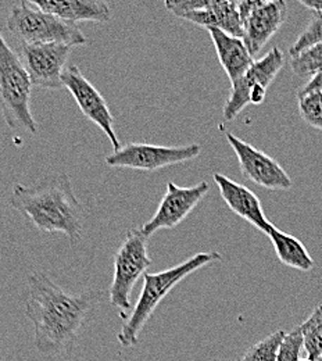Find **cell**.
Instances as JSON below:
<instances>
[{
    "label": "cell",
    "instance_id": "cell-1",
    "mask_svg": "<svg viewBox=\"0 0 322 361\" xmlns=\"http://www.w3.org/2000/svg\"><path fill=\"white\" fill-rule=\"evenodd\" d=\"M28 288L25 317L34 325L37 350L47 357L70 355L77 346L89 313L104 293L66 292L45 272L31 274Z\"/></svg>",
    "mask_w": 322,
    "mask_h": 361
},
{
    "label": "cell",
    "instance_id": "cell-2",
    "mask_svg": "<svg viewBox=\"0 0 322 361\" xmlns=\"http://www.w3.org/2000/svg\"><path fill=\"white\" fill-rule=\"evenodd\" d=\"M10 206L25 216L42 233H64L71 245H77L82 239L87 212L66 173L37 180L32 185L16 183Z\"/></svg>",
    "mask_w": 322,
    "mask_h": 361
},
{
    "label": "cell",
    "instance_id": "cell-3",
    "mask_svg": "<svg viewBox=\"0 0 322 361\" xmlns=\"http://www.w3.org/2000/svg\"><path fill=\"white\" fill-rule=\"evenodd\" d=\"M221 259L223 256L218 252H202L168 270L154 274L146 272L143 275V288L139 295L138 302L132 309V314L117 335L120 345L124 348L135 346L144 324L153 316L167 295L193 272L206 267L210 263L220 262Z\"/></svg>",
    "mask_w": 322,
    "mask_h": 361
},
{
    "label": "cell",
    "instance_id": "cell-4",
    "mask_svg": "<svg viewBox=\"0 0 322 361\" xmlns=\"http://www.w3.org/2000/svg\"><path fill=\"white\" fill-rule=\"evenodd\" d=\"M32 81L20 56L6 42L0 31V113L13 131L38 134L31 110Z\"/></svg>",
    "mask_w": 322,
    "mask_h": 361
},
{
    "label": "cell",
    "instance_id": "cell-5",
    "mask_svg": "<svg viewBox=\"0 0 322 361\" xmlns=\"http://www.w3.org/2000/svg\"><path fill=\"white\" fill-rule=\"evenodd\" d=\"M6 27L24 45H88L89 39L74 23L42 11L31 1H23L10 8Z\"/></svg>",
    "mask_w": 322,
    "mask_h": 361
},
{
    "label": "cell",
    "instance_id": "cell-6",
    "mask_svg": "<svg viewBox=\"0 0 322 361\" xmlns=\"http://www.w3.org/2000/svg\"><path fill=\"white\" fill-rule=\"evenodd\" d=\"M147 243L149 238L140 226L131 228L114 255V276L109 289V300L111 306L121 312V318H128V312L132 310V289L139 278L146 274L144 271L151 266Z\"/></svg>",
    "mask_w": 322,
    "mask_h": 361
},
{
    "label": "cell",
    "instance_id": "cell-7",
    "mask_svg": "<svg viewBox=\"0 0 322 361\" xmlns=\"http://www.w3.org/2000/svg\"><path fill=\"white\" fill-rule=\"evenodd\" d=\"M202 146L190 143L185 146H159L149 143H127L106 157V164L114 169H131L139 171H159L167 167L184 164L200 156Z\"/></svg>",
    "mask_w": 322,
    "mask_h": 361
},
{
    "label": "cell",
    "instance_id": "cell-8",
    "mask_svg": "<svg viewBox=\"0 0 322 361\" xmlns=\"http://www.w3.org/2000/svg\"><path fill=\"white\" fill-rule=\"evenodd\" d=\"M285 54L273 47L263 59L253 63L244 77L230 85V94L224 106L223 116L227 123L233 121L249 104H261L266 100L267 90L276 75L283 68Z\"/></svg>",
    "mask_w": 322,
    "mask_h": 361
},
{
    "label": "cell",
    "instance_id": "cell-9",
    "mask_svg": "<svg viewBox=\"0 0 322 361\" xmlns=\"http://www.w3.org/2000/svg\"><path fill=\"white\" fill-rule=\"evenodd\" d=\"M166 7L171 14L192 24L221 30L230 37L243 38V23L239 14L237 1L228 0H189V1H166Z\"/></svg>",
    "mask_w": 322,
    "mask_h": 361
},
{
    "label": "cell",
    "instance_id": "cell-10",
    "mask_svg": "<svg viewBox=\"0 0 322 361\" xmlns=\"http://www.w3.org/2000/svg\"><path fill=\"white\" fill-rule=\"evenodd\" d=\"M210 190V183L202 180L193 186H178L174 182L167 183L166 193L153 214V217L140 226L142 232L150 238L160 229H173L180 226L196 209Z\"/></svg>",
    "mask_w": 322,
    "mask_h": 361
},
{
    "label": "cell",
    "instance_id": "cell-11",
    "mask_svg": "<svg viewBox=\"0 0 322 361\" xmlns=\"http://www.w3.org/2000/svg\"><path fill=\"white\" fill-rule=\"evenodd\" d=\"M73 51V46L60 44L24 45L20 44L17 54L28 71L34 87L42 90L63 88V74Z\"/></svg>",
    "mask_w": 322,
    "mask_h": 361
},
{
    "label": "cell",
    "instance_id": "cell-12",
    "mask_svg": "<svg viewBox=\"0 0 322 361\" xmlns=\"http://www.w3.org/2000/svg\"><path fill=\"white\" fill-rule=\"evenodd\" d=\"M63 85L70 90L82 114L101 130L113 145L114 152L121 147L120 139L116 134L114 117L101 93L82 74L77 66H68L63 74Z\"/></svg>",
    "mask_w": 322,
    "mask_h": 361
},
{
    "label": "cell",
    "instance_id": "cell-13",
    "mask_svg": "<svg viewBox=\"0 0 322 361\" xmlns=\"http://www.w3.org/2000/svg\"><path fill=\"white\" fill-rule=\"evenodd\" d=\"M225 137L237 157L240 173L246 180L270 190H289L293 186L292 178L273 157L230 133H225Z\"/></svg>",
    "mask_w": 322,
    "mask_h": 361
},
{
    "label": "cell",
    "instance_id": "cell-14",
    "mask_svg": "<svg viewBox=\"0 0 322 361\" xmlns=\"http://www.w3.org/2000/svg\"><path fill=\"white\" fill-rule=\"evenodd\" d=\"M287 16V6L283 0H260L257 7L244 23L243 42L249 53L257 56L267 42L283 25Z\"/></svg>",
    "mask_w": 322,
    "mask_h": 361
},
{
    "label": "cell",
    "instance_id": "cell-15",
    "mask_svg": "<svg viewBox=\"0 0 322 361\" xmlns=\"http://www.w3.org/2000/svg\"><path fill=\"white\" fill-rule=\"evenodd\" d=\"M213 180L220 189L223 200L236 216L257 228L263 233H270L274 226L266 217L261 202L254 192L220 173H216L213 176Z\"/></svg>",
    "mask_w": 322,
    "mask_h": 361
},
{
    "label": "cell",
    "instance_id": "cell-16",
    "mask_svg": "<svg viewBox=\"0 0 322 361\" xmlns=\"http://www.w3.org/2000/svg\"><path fill=\"white\" fill-rule=\"evenodd\" d=\"M42 11L70 23H109L113 17L110 4L101 0H41L31 1Z\"/></svg>",
    "mask_w": 322,
    "mask_h": 361
},
{
    "label": "cell",
    "instance_id": "cell-17",
    "mask_svg": "<svg viewBox=\"0 0 322 361\" xmlns=\"http://www.w3.org/2000/svg\"><path fill=\"white\" fill-rule=\"evenodd\" d=\"M209 34L216 47L218 61L230 78V85L236 84L253 66L254 60L252 54L242 38L230 37L217 28L209 30Z\"/></svg>",
    "mask_w": 322,
    "mask_h": 361
},
{
    "label": "cell",
    "instance_id": "cell-18",
    "mask_svg": "<svg viewBox=\"0 0 322 361\" xmlns=\"http://www.w3.org/2000/svg\"><path fill=\"white\" fill-rule=\"evenodd\" d=\"M274 246L276 256L286 267L299 271H310L314 269V260L307 252L306 246L295 236L273 228L267 235Z\"/></svg>",
    "mask_w": 322,
    "mask_h": 361
},
{
    "label": "cell",
    "instance_id": "cell-19",
    "mask_svg": "<svg viewBox=\"0 0 322 361\" xmlns=\"http://www.w3.org/2000/svg\"><path fill=\"white\" fill-rule=\"evenodd\" d=\"M299 328L303 335V346L309 359L320 360L322 357V305L316 307Z\"/></svg>",
    "mask_w": 322,
    "mask_h": 361
},
{
    "label": "cell",
    "instance_id": "cell-20",
    "mask_svg": "<svg viewBox=\"0 0 322 361\" xmlns=\"http://www.w3.org/2000/svg\"><path fill=\"white\" fill-rule=\"evenodd\" d=\"M289 64L297 77H314L322 70V42L292 56Z\"/></svg>",
    "mask_w": 322,
    "mask_h": 361
},
{
    "label": "cell",
    "instance_id": "cell-21",
    "mask_svg": "<svg viewBox=\"0 0 322 361\" xmlns=\"http://www.w3.org/2000/svg\"><path fill=\"white\" fill-rule=\"evenodd\" d=\"M286 336V332L279 329L268 335L263 341L253 345L240 361H278L280 345Z\"/></svg>",
    "mask_w": 322,
    "mask_h": 361
},
{
    "label": "cell",
    "instance_id": "cell-22",
    "mask_svg": "<svg viewBox=\"0 0 322 361\" xmlns=\"http://www.w3.org/2000/svg\"><path fill=\"white\" fill-rule=\"evenodd\" d=\"M299 111L307 126L322 131V92L297 96Z\"/></svg>",
    "mask_w": 322,
    "mask_h": 361
},
{
    "label": "cell",
    "instance_id": "cell-23",
    "mask_svg": "<svg viewBox=\"0 0 322 361\" xmlns=\"http://www.w3.org/2000/svg\"><path fill=\"white\" fill-rule=\"evenodd\" d=\"M322 42V13H313V18L310 20L307 28L300 34L296 42L290 46L289 56H296L300 51Z\"/></svg>",
    "mask_w": 322,
    "mask_h": 361
},
{
    "label": "cell",
    "instance_id": "cell-24",
    "mask_svg": "<svg viewBox=\"0 0 322 361\" xmlns=\"http://www.w3.org/2000/svg\"><path fill=\"white\" fill-rule=\"evenodd\" d=\"M303 335L299 326L286 334L278 355V361H299L303 349Z\"/></svg>",
    "mask_w": 322,
    "mask_h": 361
},
{
    "label": "cell",
    "instance_id": "cell-25",
    "mask_svg": "<svg viewBox=\"0 0 322 361\" xmlns=\"http://www.w3.org/2000/svg\"><path fill=\"white\" fill-rule=\"evenodd\" d=\"M313 92H322V70L309 80V82L297 92V96L309 94Z\"/></svg>",
    "mask_w": 322,
    "mask_h": 361
},
{
    "label": "cell",
    "instance_id": "cell-26",
    "mask_svg": "<svg viewBox=\"0 0 322 361\" xmlns=\"http://www.w3.org/2000/svg\"><path fill=\"white\" fill-rule=\"evenodd\" d=\"M302 6H304L306 8L311 10L313 13H322V0H311V1H307V0H299Z\"/></svg>",
    "mask_w": 322,
    "mask_h": 361
},
{
    "label": "cell",
    "instance_id": "cell-27",
    "mask_svg": "<svg viewBox=\"0 0 322 361\" xmlns=\"http://www.w3.org/2000/svg\"><path fill=\"white\" fill-rule=\"evenodd\" d=\"M299 361H313V360H310V359H306V360H299Z\"/></svg>",
    "mask_w": 322,
    "mask_h": 361
},
{
    "label": "cell",
    "instance_id": "cell-28",
    "mask_svg": "<svg viewBox=\"0 0 322 361\" xmlns=\"http://www.w3.org/2000/svg\"><path fill=\"white\" fill-rule=\"evenodd\" d=\"M318 361H322V357H321V359H320V360H318Z\"/></svg>",
    "mask_w": 322,
    "mask_h": 361
},
{
    "label": "cell",
    "instance_id": "cell-29",
    "mask_svg": "<svg viewBox=\"0 0 322 361\" xmlns=\"http://www.w3.org/2000/svg\"><path fill=\"white\" fill-rule=\"evenodd\" d=\"M237 361H240V360H237Z\"/></svg>",
    "mask_w": 322,
    "mask_h": 361
}]
</instances>
